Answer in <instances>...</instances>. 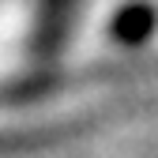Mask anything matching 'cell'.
Wrapping results in <instances>:
<instances>
[{"label":"cell","mask_w":158,"mask_h":158,"mask_svg":"<svg viewBox=\"0 0 158 158\" xmlns=\"http://www.w3.org/2000/svg\"><path fill=\"white\" fill-rule=\"evenodd\" d=\"M154 30H158V8L147 4V0H132V4L117 8L113 19H109V38L124 49L143 45Z\"/></svg>","instance_id":"6da1fadb"},{"label":"cell","mask_w":158,"mask_h":158,"mask_svg":"<svg viewBox=\"0 0 158 158\" xmlns=\"http://www.w3.org/2000/svg\"><path fill=\"white\" fill-rule=\"evenodd\" d=\"M64 87H72V75H64V72L27 75V79H19V83L0 87V106H27V102H38V98H53V94H60Z\"/></svg>","instance_id":"7a4b0ae2"},{"label":"cell","mask_w":158,"mask_h":158,"mask_svg":"<svg viewBox=\"0 0 158 158\" xmlns=\"http://www.w3.org/2000/svg\"><path fill=\"white\" fill-rule=\"evenodd\" d=\"M79 124H56V128H27V132H0V154H19V151H38L49 143H60L75 135Z\"/></svg>","instance_id":"277c9868"},{"label":"cell","mask_w":158,"mask_h":158,"mask_svg":"<svg viewBox=\"0 0 158 158\" xmlns=\"http://www.w3.org/2000/svg\"><path fill=\"white\" fill-rule=\"evenodd\" d=\"M72 11H75V0H42V19H38V49L42 53H53L60 45L72 23Z\"/></svg>","instance_id":"3957f363"}]
</instances>
